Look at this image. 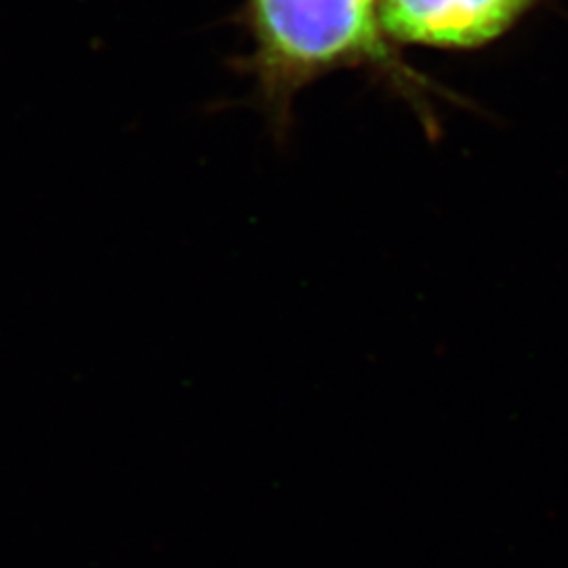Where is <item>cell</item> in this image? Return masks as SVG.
Segmentation results:
<instances>
[{
  "label": "cell",
  "instance_id": "obj_1",
  "mask_svg": "<svg viewBox=\"0 0 568 568\" xmlns=\"http://www.w3.org/2000/svg\"><path fill=\"white\" fill-rule=\"evenodd\" d=\"M239 21L248 53L236 70L255 84L274 135L288 131L304 89L342 70H366L427 110V82L387 39L379 0H243Z\"/></svg>",
  "mask_w": 568,
  "mask_h": 568
},
{
  "label": "cell",
  "instance_id": "obj_2",
  "mask_svg": "<svg viewBox=\"0 0 568 568\" xmlns=\"http://www.w3.org/2000/svg\"><path fill=\"white\" fill-rule=\"evenodd\" d=\"M544 0H379L392 44L469 53L520 26Z\"/></svg>",
  "mask_w": 568,
  "mask_h": 568
}]
</instances>
